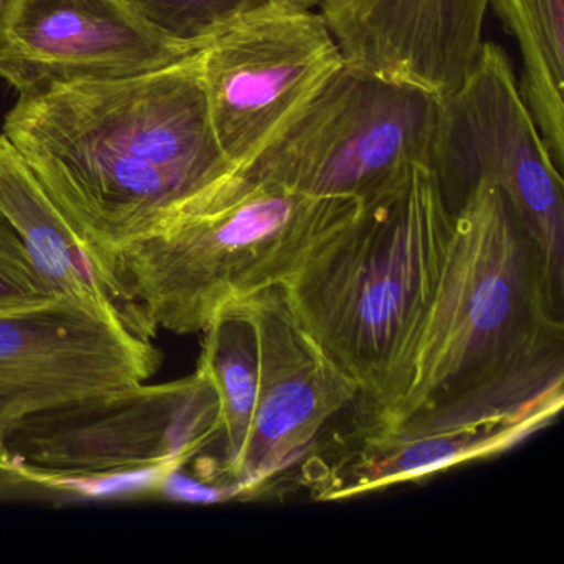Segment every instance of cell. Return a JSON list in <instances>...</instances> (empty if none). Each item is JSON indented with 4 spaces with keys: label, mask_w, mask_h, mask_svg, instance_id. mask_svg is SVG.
<instances>
[{
    "label": "cell",
    "mask_w": 564,
    "mask_h": 564,
    "mask_svg": "<svg viewBox=\"0 0 564 564\" xmlns=\"http://www.w3.org/2000/svg\"><path fill=\"white\" fill-rule=\"evenodd\" d=\"M0 134L110 256L234 170L210 124L197 51L158 70L19 97Z\"/></svg>",
    "instance_id": "cell-1"
},
{
    "label": "cell",
    "mask_w": 564,
    "mask_h": 564,
    "mask_svg": "<svg viewBox=\"0 0 564 564\" xmlns=\"http://www.w3.org/2000/svg\"><path fill=\"white\" fill-rule=\"evenodd\" d=\"M411 381L384 434L497 421L564 392V296L505 194L478 181L454 216Z\"/></svg>",
    "instance_id": "cell-2"
},
{
    "label": "cell",
    "mask_w": 564,
    "mask_h": 564,
    "mask_svg": "<svg viewBox=\"0 0 564 564\" xmlns=\"http://www.w3.org/2000/svg\"><path fill=\"white\" fill-rule=\"evenodd\" d=\"M454 230L437 177L414 164L280 286L293 318L356 386V431L401 404Z\"/></svg>",
    "instance_id": "cell-3"
},
{
    "label": "cell",
    "mask_w": 564,
    "mask_h": 564,
    "mask_svg": "<svg viewBox=\"0 0 564 564\" xmlns=\"http://www.w3.org/2000/svg\"><path fill=\"white\" fill-rule=\"evenodd\" d=\"M359 207L356 199L308 196L232 170L163 229L124 243L115 257L158 332L194 335L224 310L282 286Z\"/></svg>",
    "instance_id": "cell-4"
},
{
    "label": "cell",
    "mask_w": 564,
    "mask_h": 564,
    "mask_svg": "<svg viewBox=\"0 0 564 564\" xmlns=\"http://www.w3.org/2000/svg\"><path fill=\"white\" fill-rule=\"evenodd\" d=\"M441 104L424 88L345 64L243 170L308 196L362 203L429 163Z\"/></svg>",
    "instance_id": "cell-5"
},
{
    "label": "cell",
    "mask_w": 564,
    "mask_h": 564,
    "mask_svg": "<svg viewBox=\"0 0 564 564\" xmlns=\"http://www.w3.org/2000/svg\"><path fill=\"white\" fill-rule=\"evenodd\" d=\"M427 166L452 216L478 181L500 189L564 296L563 171L551 160L500 45L484 42L470 74L442 100Z\"/></svg>",
    "instance_id": "cell-6"
},
{
    "label": "cell",
    "mask_w": 564,
    "mask_h": 564,
    "mask_svg": "<svg viewBox=\"0 0 564 564\" xmlns=\"http://www.w3.org/2000/svg\"><path fill=\"white\" fill-rule=\"evenodd\" d=\"M217 144L234 170L256 161L346 64L316 8L267 0L197 48Z\"/></svg>",
    "instance_id": "cell-7"
},
{
    "label": "cell",
    "mask_w": 564,
    "mask_h": 564,
    "mask_svg": "<svg viewBox=\"0 0 564 564\" xmlns=\"http://www.w3.org/2000/svg\"><path fill=\"white\" fill-rule=\"evenodd\" d=\"M223 419L203 369L140 382L25 419L6 441L32 467L67 475L181 470L220 442Z\"/></svg>",
    "instance_id": "cell-8"
},
{
    "label": "cell",
    "mask_w": 564,
    "mask_h": 564,
    "mask_svg": "<svg viewBox=\"0 0 564 564\" xmlns=\"http://www.w3.org/2000/svg\"><path fill=\"white\" fill-rule=\"evenodd\" d=\"M163 365L143 339L80 303L54 299L0 315V445L25 419L150 381Z\"/></svg>",
    "instance_id": "cell-9"
},
{
    "label": "cell",
    "mask_w": 564,
    "mask_h": 564,
    "mask_svg": "<svg viewBox=\"0 0 564 564\" xmlns=\"http://www.w3.org/2000/svg\"><path fill=\"white\" fill-rule=\"evenodd\" d=\"M259 338V388L249 434L230 477V498L272 494L313 455L325 429L358 389L293 318L280 286L239 303Z\"/></svg>",
    "instance_id": "cell-10"
},
{
    "label": "cell",
    "mask_w": 564,
    "mask_h": 564,
    "mask_svg": "<svg viewBox=\"0 0 564 564\" xmlns=\"http://www.w3.org/2000/svg\"><path fill=\"white\" fill-rule=\"evenodd\" d=\"M191 52L124 0H18L0 37V78L32 97L158 70Z\"/></svg>",
    "instance_id": "cell-11"
},
{
    "label": "cell",
    "mask_w": 564,
    "mask_h": 564,
    "mask_svg": "<svg viewBox=\"0 0 564 564\" xmlns=\"http://www.w3.org/2000/svg\"><path fill=\"white\" fill-rule=\"evenodd\" d=\"M490 0H319L346 64L447 98L484 45Z\"/></svg>",
    "instance_id": "cell-12"
},
{
    "label": "cell",
    "mask_w": 564,
    "mask_h": 564,
    "mask_svg": "<svg viewBox=\"0 0 564 564\" xmlns=\"http://www.w3.org/2000/svg\"><path fill=\"white\" fill-rule=\"evenodd\" d=\"M564 392L547 395L530 408L470 427L399 437L384 432L352 431L335 460L306 462L302 484L313 500L338 501L402 484H417L467 462L495 457L556 421Z\"/></svg>",
    "instance_id": "cell-13"
},
{
    "label": "cell",
    "mask_w": 564,
    "mask_h": 564,
    "mask_svg": "<svg viewBox=\"0 0 564 564\" xmlns=\"http://www.w3.org/2000/svg\"><path fill=\"white\" fill-rule=\"evenodd\" d=\"M0 214L28 243L57 296L80 303L140 338H156L158 328L128 290L117 257L75 226L2 134Z\"/></svg>",
    "instance_id": "cell-14"
},
{
    "label": "cell",
    "mask_w": 564,
    "mask_h": 564,
    "mask_svg": "<svg viewBox=\"0 0 564 564\" xmlns=\"http://www.w3.org/2000/svg\"><path fill=\"white\" fill-rule=\"evenodd\" d=\"M197 368L216 389L223 419V454L203 480L229 494L230 477L239 464L259 388V338L256 323L242 305L230 306L203 332ZM230 498V494H229Z\"/></svg>",
    "instance_id": "cell-15"
},
{
    "label": "cell",
    "mask_w": 564,
    "mask_h": 564,
    "mask_svg": "<svg viewBox=\"0 0 564 564\" xmlns=\"http://www.w3.org/2000/svg\"><path fill=\"white\" fill-rule=\"evenodd\" d=\"M521 58L520 90L557 170L564 167V0H490Z\"/></svg>",
    "instance_id": "cell-16"
},
{
    "label": "cell",
    "mask_w": 564,
    "mask_h": 564,
    "mask_svg": "<svg viewBox=\"0 0 564 564\" xmlns=\"http://www.w3.org/2000/svg\"><path fill=\"white\" fill-rule=\"evenodd\" d=\"M147 24L181 47L197 51L267 0H124Z\"/></svg>",
    "instance_id": "cell-17"
},
{
    "label": "cell",
    "mask_w": 564,
    "mask_h": 564,
    "mask_svg": "<svg viewBox=\"0 0 564 564\" xmlns=\"http://www.w3.org/2000/svg\"><path fill=\"white\" fill-rule=\"evenodd\" d=\"M0 275L41 299H62L52 289L51 282L42 272L28 243L2 214H0Z\"/></svg>",
    "instance_id": "cell-18"
},
{
    "label": "cell",
    "mask_w": 564,
    "mask_h": 564,
    "mask_svg": "<svg viewBox=\"0 0 564 564\" xmlns=\"http://www.w3.org/2000/svg\"><path fill=\"white\" fill-rule=\"evenodd\" d=\"M45 302H48V299L32 295V293L25 292L21 286L12 283L11 280L0 275V315L29 308V306L41 305Z\"/></svg>",
    "instance_id": "cell-19"
},
{
    "label": "cell",
    "mask_w": 564,
    "mask_h": 564,
    "mask_svg": "<svg viewBox=\"0 0 564 564\" xmlns=\"http://www.w3.org/2000/svg\"><path fill=\"white\" fill-rule=\"evenodd\" d=\"M15 2H18V0H0V37H2V32H4L6 22H8L9 15H11Z\"/></svg>",
    "instance_id": "cell-20"
}]
</instances>
